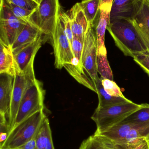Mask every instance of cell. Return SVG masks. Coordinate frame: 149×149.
Listing matches in <instances>:
<instances>
[{"instance_id":"cell-1","label":"cell","mask_w":149,"mask_h":149,"mask_svg":"<svg viewBox=\"0 0 149 149\" xmlns=\"http://www.w3.org/2000/svg\"><path fill=\"white\" fill-rule=\"evenodd\" d=\"M115 45L126 56L134 57L148 53V49L133 20L121 19L110 23L107 28Z\"/></svg>"},{"instance_id":"cell-2","label":"cell","mask_w":149,"mask_h":149,"mask_svg":"<svg viewBox=\"0 0 149 149\" xmlns=\"http://www.w3.org/2000/svg\"><path fill=\"white\" fill-rule=\"evenodd\" d=\"M132 101L113 106L97 107L91 119L96 123V134H100L124 120L141 108Z\"/></svg>"},{"instance_id":"cell-3","label":"cell","mask_w":149,"mask_h":149,"mask_svg":"<svg viewBox=\"0 0 149 149\" xmlns=\"http://www.w3.org/2000/svg\"><path fill=\"white\" fill-rule=\"evenodd\" d=\"M46 117L44 110H40L15 126L0 148L15 149L33 140Z\"/></svg>"},{"instance_id":"cell-4","label":"cell","mask_w":149,"mask_h":149,"mask_svg":"<svg viewBox=\"0 0 149 149\" xmlns=\"http://www.w3.org/2000/svg\"><path fill=\"white\" fill-rule=\"evenodd\" d=\"M61 9L59 0H43L30 17L29 22L43 35L51 37Z\"/></svg>"},{"instance_id":"cell-5","label":"cell","mask_w":149,"mask_h":149,"mask_svg":"<svg viewBox=\"0 0 149 149\" xmlns=\"http://www.w3.org/2000/svg\"><path fill=\"white\" fill-rule=\"evenodd\" d=\"M34 59H32L26 69L14 77L13 89L8 113L10 131L15 125L19 104L28 88L36 79L34 70Z\"/></svg>"},{"instance_id":"cell-6","label":"cell","mask_w":149,"mask_h":149,"mask_svg":"<svg viewBox=\"0 0 149 149\" xmlns=\"http://www.w3.org/2000/svg\"><path fill=\"white\" fill-rule=\"evenodd\" d=\"M45 94L43 84L36 79L20 102L14 127L38 111L44 110Z\"/></svg>"},{"instance_id":"cell-7","label":"cell","mask_w":149,"mask_h":149,"mask_svg":"<svg viewBox=\"0 0 149 149\" xmlns=\"http://www.w3.org/2000/svg\"><path fill=\"white\" fill-rule=\"evenodd\" d=\"M51 38L54 50L55 68L61 70L65 64L71 63L74 56L71 45L65 33L59 16L54 33Z\"/></svg>"},{"instance_id":"cell-8","label":"cell","mask_w":149,"mask_h":149,"mask_svg":"<svg viewBox=\"0 0 149 149\" xmlns=\"http://www.w3.org/2000/svg\"><path fill=\"white\" fill-rule=\"evenodd\" d=\"M27 23L16 17L1 2L0 41L7 45L12 46Z\"/></svg>"},{"instance_id":"cell-9","label":"cell","mask_w":149,"mask_h":149,"mask_svg":"<svg viewBox=\"0 0 149 149\" xmlns=\"http://www.w3.org/2000/svg\"><path fill=\"white\" fill-rule=\"evenodd\" d=\"M97 45L94 25H89L85 36L82 63L84 71L95 82L99 79L97 67Z\"/></svg>"},{"instance_id":"cell-10","label":"cell","mask_w":149,"mask_h":149,"mask_svg":"<svg viewBox=\"0 0 149 149\" xmlns=\"http://www.w3.org/2000/svg\"><path fill=\"white\" fill-rule=\"evenodd\" d=\"M112 3H101L99 18L95 27L97 45V57L107 58L105 46V33L110 24V14Z\"/></svg>"},{"instance_id":"cell-11","label":"cell","mask_w":149,"mask_h":149,"mask_svg":"<svg viewBox=\"0 0 149 149\" xmlns=\"http://www.w3.org/2000/svg\"><path fill=\"white\" fill-rule=\"evenodd\" d=\"M143 0H113L111 6L110 23L121 19L133 20Z\"/></svg>"},{"instance_id":"cell-12","label":"cell","mask_w":149,"mask_h":149,"mask_svg":"<svg viewBox=\"0 0 149 149\" xmlns=\"http://www.w3.org/2000/svg\"><path fill=\"white\" fill-rule=\"evenodd\" d=\"M69 15L73 37L84 42L89 24L79 2L73 6Z\"/></svg>"},{"instance_id":"cell-13","label":"cell","mask_w":149,"mask_h":149,"mask_svg":"<svg viewBox=\"0 0 149 149\" xmlns=\"http://www.w3.org/2000/svg\"><path fill=\"white\" fill-rule=\"evenodd\" d=\"M16 61L11 46L0 41V74L15 77L22 72Z\"/></svg>"},{"instance_id":"cell-14","label":"cell","mask_w":149,"mask_h":149,"mask_svg":"<svg viewBox=\"0 0 149 149\" xmlns=\"http://www.w3.org/2000/svg\"><path fill=\"white\" fill-rule=\"evenodd\" d=\"M13 81V76L6 74H0V115L5 116L8 122Z\"/></svg>"},{"instance_id":"cell-15","label":"cell","mask_w":149,"mask_h":149,"mask_svg":"<svg viewBox=\"0 0 149 149\" xmlns=\"http://www.w3.org/2000/svg\"><path fill=\"white\" fill-rule=\"evenodd\" d=\"M43 35L14 55L21 71H23L31 60L35 58L36 53L41 48L43 42Z\"/></svg>"},{"instance_id":"cell-16","label":"cell","mask_w":149,"mask_h":149,"mask_svg":"<svg viewBox=\"0 0 149 149\" xmlns=\"http://www.w3.org/2000/svg\"><path fill=\"white\" fill-rule=\"evenodd\" d=\"M43 35L37 28L28 22L11 46L14 55Z\"/></svg>"},{"instance_id":"cell-17","label":"cell","mask_w":149,"mask_h":149,"mask_svg":"<svg viewBox=\"0 0 149 149\" xmlns=\"http://www.w3.org/2000/svg\"><path fill=\"white\" fill-rule=\"evenodd\" d=\"M37 149H55L52 131L47 117L45 119L35 138Z\"/></svg>"},{"instance_id":"cell-18","label":"cell","mask_w":149,"mask_h":149,"mask_svg":"<svg viewBox=\"0 0 149 149\" xmlns=\"http://www.w3.org/2000/svg\"><path fill=\"white\" fill-rule=\"evenodd\" d=\"M79 149H117L115 144L107 137L94 133L85 140Z\"/></svg>"},{"instance_id":"cell-19","label":"cell","mask_w":149,"mask_h":149,"mask_svg":"<svg viewBox=\"0 0 149 149\" xmlns=\"http://www.w3.org/2000/svg\"><path fill=\"white\" fill-rule=\"evenodd\" d=\"M95 86L99 98L98 107H107L131 101L125 97H115L108 94L102 86L100 78L95 82Z\"/></svg>"},{"instance_id":"cell-20","label":"cell","mask_w":149,"mask_h":149,"mask_svg":"<svg viewBox=\"0 0 149 149\" xmlns=\"http://www.w3.org/2000/svg\"><path fill=\"white\" fill-rule=\"evenodd\" d=\"M64 67L79 83L97 93L95 84L83 69L73 63L65 64Z\"/></svg>"},{"instance_id":"cell-21","label":"cell","mask_w":149,"mask_h":149,"mask_svg":"<svg viewBox=\"0 0 149 149\" xmlns=\"http://www.w3.org/2000/svg\"><path fill=\"white\" fill-rule=\"evenodd\" d=\"M89 25H94V22L99 13L101 0H82L79 2Z\"/></svg>"},{"instance_id":"cell-22","label":"cell","mask_w":149,"mask_h":149,"mask_svg":"<svg viewBox=\"0 0 149 149\" xmlns=\"http://www.w3.org/2000/svg\"><path fill=\"white\" fill-rule=\"evenodd\" d=\"M141 108L129 116L124 120L135 124L149 122V104L143 103Z\"/></svg>"},{"instance_id":"cell-23","label":"cell","mask_w":149,"mask_h":149,"mask_svg":"<svg viewBox=\"0 0 149 149\" xmlns=\"http://www.w3.org/2000/svg\"><path fill=\"white\" fill-rule=\"evenodd\" d=\"M133 20L149 31V3L147 0H143Z\"/></svg>"},{"instance_id":"cell-24","label":"cell","mask_w":149,"mask_h":149,"mask_svg":"<svg viewBox=\"0 0 149 149\" xmlns=\"http://www.w3.org/2000/svg\"><path fill=\"white\" fill-rule=\"evenodd\" d=\"M1 2L5 5L16 17L26 22H29L30 17L34 11L25 9L14 4L8 0H1Z\"/></svg>"},{"instance_id":"cell-25","label":"cell","mask_w":149,"mask_h":149,"mask_svg":"<svg viewBox=\"0 0 149 149\" xmlns=\"http://www.w3.org/2000/svg\"><path fill=\"white\" fill-rule=\"evenodd\" d=\"M101 79L102 86L108 94L115 97H125L119 86L113 80L108 79Z\"/></svg>"},{"instance_id":"cell-26","label":"cell","mask_w":149,"mask_h":149,"mask_svg":"<svg viewBox=\"0 0 149 149\" xmlns=\"http://www.w3.org/2000/svg\"><path fill=\"white\" fill-rule=\"evenodd\" d=\"M59 17L63 25L66 35L71 45L73 38V35L72 30L71 19L69 15L63 11L62 9H61L59 14Z\"/></svg>"},{"instance_id":"cell-27","label":"cell","mask_w":149,"mask_h":149,"mask_svg":"<svg viewBox=\"0 0 149 149\" xmlns=\"http://www.w3.org/2000/svg\"><path fill=\"white\" fill-rule=\"evenodd\" d=\"M84 42L75 37H73L71 43L72 49L73 53V59L77 61L83 67L82 63Z\"/></svg>"},{"instance_id":"cell-28","label":"cell","mask_w":149,"mask_h":149,"mask_svg":"<svg viewBox=\"0 0 149 149\" xmlns=\"http://www.w3.org/2000/svg\"><path fill=\"white\" fill-rule=\"evenodd\" d=\"M12 3L23 8L31 11H35L39 4L34 0H8Z\"/></svg>"},{"instance_id":"cell-29","label":"cell","mask_w":149,"mask_h":149,"mask_svg":"<svg viewBox=\"0 0 149 149\" xmlns=\"http://www.w3.org/2000/svg\"><path fill=\"white\" fill-rule=\"evenodd\" d=\"M134 60L149 75V57L147 53L136 56Z\"/></svg>"},{"instance_id":"cell-30","label":"cell","mask_w":149,"mask_h":149,"mask_svg":"<svg viewBox=\"0 0 149 149\" xmlns=\"http://www.w3.org/2000/svg\"><path fill=\"white\" fill-rule=\"evenodd\" d=\"M133 23H134V25L135 26L138 32L141 34V36L143 38L147 45L148 49V53H147L148 56L149 57V32L147 30L142 27H140L138 25L137 23L135 22L133 20Z\"/></svg>"},{"instance_id":"cell-31","label":"cell","mask_w":149,"mask_h":149,"mask_svg":"<svg viewBox=\"0 0 149 149\" xmlns=\"http://www.w3.org/2000/svg\"><path fill=\"white\" fill-rule=\"evenodd\" d=\"M35 138L22 145L21 147L15 149H37L35 142Z\"/></svg>"},{"instance_id":"cell-32","label":"cell","mask_w":149,"mask_h":149,"mask_svg":"<svg viewBox=\"0 0 149 149\" xmlns=\"http://www.w3.org/2000/svg\"><path fill=\"white\" fill-rule=\"evenodd\" d=\"M113 0H101V3H112Z\"/></svg>"},{"instance_id":"cell-33","label":"cell","mask_w":149,"mask_h":149,"mask_svg":"<svg viewBox=\"0 0 149 149\" xmlns=\"http://www.w3.org/2000/svg\"><path fill=\"white\" fill-rule=\"evenodd\" d=\"M34 1H36V2L37 3H38V4H39V3L41 2V1H42L43 0H34Z\"/></svg>"},{"instance_id":"cell-34","label":"cell","mask_w":149,"mask_h":149,"mask_svg":"<svg viewBox=\"0 0 149 149\" xmlns=\"http://www.w3.org/2000/svg\"><path fill=\"white\" fill-rule=\"evenodd\" d=\"M147 142H148V148L149 149V137L147 139Z\"/></svg>"},{"instance_id":"cell-35","label":"cell","mask_w":149,"mask_h":149,"mask_svg":"<svg viewBox=\"0 0 149 149\" xmlns=\"http://www.w3.org/2000/svg\"><path fill=\"white\" fill-rule=\"evenodd\" d=\"M147 1H148V2L149 3V0H147Z\"/></svg>"},{"instance_id":"cell-36","label":"cell","mask_w":149,"mask_h":149,"mask_svg":"<svg viewBox=\"0 0 149 149\" xmlns=\"http://www.w3.org/2000/svg\"><path fill=\"white\" fill-rule=\"evenodd\" d=\"M0 149H3L1 148H0Z\"/></svg>"},{"instance_id":"cell-37","label":"cell","mask_w":149,"mask_h":149,"mask_svg":"<svg viewBox=\"0 0 149 149\" xmlns=\"http://www.w3.org/2000/svg\"></svg>"},{"instance_id":"cell-38","label":"cell","mask_w":149,"mask_h":149,"mask_svg":"<svg viewBox=\"0 0 149 149\" xmlns=\"http://www.w3.org/2000/svg\"></svg>"}]
</instances>
